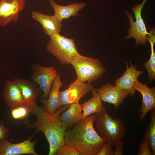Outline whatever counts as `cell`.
I'll return each instance as SVG.
<instances>
[{
  "mask_svg": "<svg viewBox=\"0 0 155 155\" xmlns=\"http://www.w3.org/2000/svg\"><path fill=\"white\" fill-rule=\"evenodd\" d=\"M69 105L62 106L52 114L48 113L43 106L40 107L36 102L27 107L29 112L35 115L37 119L33 123L26 119L24 124L28 129H36V133L42 132L44 133L49 144V155H55L58 149L65 144L64 136L67 128L62 124L59 117Z\"/></svg>",
  "mask_w": 155,
  "mask_h": 155,
  "instance_id": "1",
  "label": "cell"
},
{
  "mask_svg": "<svg viewBox=\"0 0 155 155\" xmlns=\"http://www.w3.org/2000/svg\"><path fill=\"white\" fill-rule=\"evenodd\" d=\"M95 121V115L92 114L66 130L65 144L75 148L80 155H97L106 141L94 128Z\"/></svg>",
  "mask_w": 155,
  "mask_h": 155,
  "instance_id": "2",
  "label": "cell"
},
{
  "mask_svg": "<svg viewBox=\"0 0 155 155\" xmlns=\"http://www.w3.org/2000/svg\"><path fill=\"white\" fill-rule=\"evenodd\" d=\"M96 127L106 142L115 146L125 135L124 123L119 118L113 119L107 113L104 106L95 115Z\"/></svg>",
  "mask_w": 155,
  "mask_h": 155,
  "instance_id": "3",
  "label": "cell"
},
{
  "mask_svg": "<svg viewBox=\"0 0 155 155\" xmlns=\"http://www.w3.org/2000/svg\"><path fill=\"white\" fill-rule=\"evenodd\" d=\"M50 37L46 49L62 65L70 64L80 54L73 38H67L60 34Z\"/></svg>",
  "mask_w": 155,
  "mask_h": 155,
  "instance_id": "4",
  "label": "cell"
},
{
  "mask_svg": "<svg viewBox=\"0 0 155 155\" xmlns=\"http://www.w3.org/2000/svg\"><path fill=\"white\" fill-rule=\"evenodd\" d=\"M70 64L75 69L77 79L89 84L99 79L106 71L100 59L80 54Z\"/></svg>",
  "mask_w": 155,
  "mask_h": 155,
  "instance_id": "5",
  "label": "cell"
},
{
  "mask_svg": "<svg viewBox=\"0 0 155 155\" xmlns=\"http://www.w3.org/2000/svg\"><path fill=\"white\" fill-rule=\"evenodd\" d=\"M148 0H142L141 4H137L132 8L136 19L135 22L133 20L132 13L126 11L128 18L130 28L128 29V34L125 37L127 39L134 38L135 40V46L140 44L142 46L147 44V36L150 34L146 30L145 24L141 16L142 9L144 5Z\"/></svg>",
  "mask_w": 155,
  "mask_h": 155,
  "instance_id": "6",
  "label": "cell"
},
{
  "mask_svg": "<svg viewBox=\"0 0 155 155\" xmlns=\"http://www.w3.org/2000/svg\"><path fill=\"white\" fill-rule=\"evenodd\" d=\"M31 67V80L37 84L43 92L41 98L47 99L53 82L58 74L57 71L54 67H45L36 63H33Z\"/></svg>",
  "mask_w": 155,
  "mask_h": 155,
  "instance_id": "7",
  "label": "cell"
},
{
  "mask_svg": "<svg viewBox=\"0 0 155 155\" xmlns=\"http://www.w3.org/2000/svg\"><path fill=\"white\" fill-rule=\"evenodd\" d=\"M94 88L92 84L86 83L77 78L69 85L67 89L60 92L63 105L79 103L82 98Z\"/></svg>",
  "mask_w": 155,
  "mask_h": 155,
  "instance_id": "8",
  "label": "cell"
},
{
  "mask_svg": "<svg viewBox=\"0 0 155 155\" xmlns=\"http://www.w3.org/2000/svg\"><path fill=\"white\" fill-rule=\"evenodd\" d=\"M25 4V0H0V26L5 27L11 21H17Z\"/></svg>",
  "mask_w": 155,
  "mask_h": 155,
  "instance_id": "9",
  "label": "cell"
},
{
  "mask_svg": "<svg viewBox=\"0 0 155 155\" xmlns=\"http://www.w3.org/2000/svg\"><path fill=\"white\" fill-rule=\"evenodd\" d=\"M36 133L35 132L29 139L16 144L9 142L7 138L0 139V155H19L24 154L38 155L34 150L36 140L31 141Z\"/></svg>",
  "mask_w": 155,
  "mask_h": 155,
  "instance_id": "10",
  "label": "cell"
},
{
  "mask_svg": "<svg viewBox=\"0 0 155 155\" xmlns=\"http://www.w3.org/2000/svg\"><path fill=\"white\" fill-rule=\"evenodd\" d=\"M95 89L102 101L113 104L116 109L118 108L125 98L130 94L127 90L114 86L109 83Z\"/></svg>",
  "mask_w": 155,
  "mask_h": 155,
  "instance_id": "11",
  "label": "cell"
},
{
  "mask_svg": "<svg viewBox=\"0 0 155 155\" xmlns=\"http://www.w3.org/2000/svg\"><path fill=\"white\" fill-rule=\"evenodd\" d=\"M133 88L142 96L141 108L138 112L140 120L143 122L148 112L155 108V88H150L146 83L143 84L137 80L134 83Z\"/></svg>",
  "mask_w": 155,
  "mask_h": 155,
  "instance_id": "12",
  "label": "cell"
},
{
  "mask_svg": "<svg viewBox=\"0 0 155 155\" xmlns=\"http://www.w3.org/2000/svg\"><path fill=\"white\" fill-rule=\"evenodd\" d=\"M63 85L61 75L59 74L53 82L48 98H41L43 107L50 114H54L59 107L63 106L59 91Z\"/></svg>",
  "mask_w": 155,
  "mask_h": 155,
  "instance_id": "13",
  "label": "cell"
},
{
  "mask_svg": "<svg viewBox=\"0 0 155 155\" xmlns=\"http://www.w3.org/2000/svg\"><path fill=\"white\" fill-rule=\"evenodd\" d=\"M129 63L130 67L127 61L125 62L127 67L126 70L121 77L115 80V84L117 87L129 91L130 94L133 97L135 92V91L133 88L134 83L144 72L142 70H137V65L133 66L131 61Z\"/></svg>",
  "mask_w": 155,
  "mask_h": 155,
  "instance_id": "14",
  "label": "cell"
},
{
  "mask_svg": "<svg viewBox=\"0 0 155 155\" xmlns=\"http://www.w3.org/2000/svg\"><path fill=\"white\" fill-rule=\"evenodd\" d=\"M13 81L19 88L27 107L36 102L37 97L41 93L37 84L32 80L19 78Z\"/></svg>",
  "mask_w": 155,
  "mask_h": 155,
  "instance_id": "15",
  "label": "cell"
},
{
  "mask_svg": "<svg viewBox=\"0 0 155 155\" xmlns=\"http://www.w3.org/2000/svg\"><path fill=\"white\" fill-rule=\"evenodd\" d=\"M34 19L39 22L42 26L45 33L50 37L59 34L62 24L55 16L44 14L36 11L32 12Z\"/></svg>",
  "mask_w": 155,
  "mask_h": 155,
  "instance_id": "16",
  "label": "cell"
},
{
  "mask_svg": "<svg viewBox=\"0 0 155 155\" xmlns=\"http://www.w3.org/2000/svg\"><path fill=\"white\" fill-rule=\"evenodd\" d=\"M49 3L54 11V15L61 22L64 19H68L72 16H77L78 12L86 5L84 3L75 2L63 6L58 4L54 0H50Z\"/></svg>",
  "mask_w": 155,
  "mask_h": 155,
  "instance_id": "17",
  "label": "cell"
},
{
  "mask_svg": "<svg viewBox=\"0 0 155 155\" xmlns=\"http://www.w3.org/2000/svg\"><path fill=\"white\" fill-rule=\"evenodd\" d=\"M3 96L7 105L10 107L11 110L18 106H26L21 91L13 81L9 80H6Z\"/></svg>",
  "mask_w": 155,
  "mask_h": 155,
  "instance_id": "18",
  "label": "cell"
},
{
  "mask_svg": "<svg viewBox=\"0 0 155 155\" xmlns=\"http://www.w3.org/2000/svg\"><path fill=\"white\" fill-rule=\"evenodd\" d=\"M81 105L73 103L70 105L60 116V119L63 125L67 128L72 127L76 123L83 119Z\"/></svg>",
  "mask_w": 155,
  "mask_h": 155,
  "instance_id": "19",
  "label": "cell"
},
{
  "mask_svg": "<svg viewBox=\"0 0 155 155\" xmlns=\"http://www.w3.org/2000/svg\"><path fill=\"white\" fill-rule=\"evenodd\" d=\"M92 97L89 100L81 105L83 119L94 113L99 112L103 105L100 97L94 88L92 91Z\"/></svg>",
  "mask_w": 155,
  "mask_h": 155,
  "instance_id": "20",
  "label": "cell"
},
{
  "mask_svg": "<svg viewBox=\"0 0 155 155\" xmlns=\"http://www.w3.org/2000/svg\"><path fill=\"white\" fill-rule=\"evenodd\" d=\"M155 39V34L154 33H151L147 36V40L150 44L151 54L149 60L144 65L148 73V78L150 83H152L155 80V53L154 49Z\"/></svg>",
  "mask_w": 155,
  "mask_h": 155,
  "instance_id": "21",
  "label": "cell"
},
{
  "mask_svg": "<svg viewBox=\"0 0 155 155\" xmlns=\"http://www.w3.org/2000/svg\"><path fill=\"white\" fill-rule=\"evenodd\" d=\"M155 108L150 111L151 117L143 140L147 141L153 155H155Z\"/></svg>",
  "mask_w": 155,
  "mask_h": 155,
  "instance_id": "22",
  "label": "cell"
},
{
  "mask_svg": "<svg viewBox=\"0 0 155 155\" xmlns=\"http://www.w3.org/2000/svg\"><path fill=\"white\" fill-rule=\"evenodd\" d=\"M11 111L12 117L15 119L24 118L29 112L27 108L24 106H18L11 110Z\"/></svg>",
  "mask_w": 155,
  "mask_h": 155,
  "instance_id": "23",
  "label": "cell"
},
{
  "mask_svg": "<svg viewBox=\"0 0 155 155\" xmlns=\"http://www.w3.org/2000/svg\"><path fill=\"white\" fill-rule=\"evenodd\" d=\"M57 155H79L80 154L75 148L65 144L61 146L57 151Z\"/></svg>",
  "mask_w": 155,
  "mask_h": 155,
  "instance_id": "24",
  "label": "cell"
},
{
  "mask_svg": "<svg viewBox=\"0 0 155 155\" xmlns=\"http://www.w3.org/2000/svg\"><path fill=\"white\" fill-rule=\"evenodd\" d=\"M139 146L138 155H153L147 141L143 140Z\"/></svg>",
  "mask_w": 155,
  "mask_h": 155,
  "instance_id": "25",
  "label": "cell"
},
{
  "mask_svg": "<svg viewBox=\"0 0 155 155\" xmlns=\"http://www.w3.org/2000/svg\"><path fill=\"white\" fill-rule=\"evenodd\" d=\"M112 146L110 144L106 142L97 155H114L115 150Z\"/></svg>",
  "mask_w": 155,
  "mask_h": 155,
  "instance_id": "26",
  "label": "cell"
},
{
  "mask_svg": "<svg viewBox=\"0 0 155 155\" xmlns=\"http://www.w3.org/2000/svg\"><path fill=\"white\" fill-rule=\"evenodd\" d=\"M9 131L8 129L5 127L3 122H1L0 124V139L7 138V137Z\"/></svg>",
  "mask_w": 155,
  "mask_h": 155,
  "instance_id": "27",
  "label": "cell"
},
{
  "mask_svg": "<svg viewBox=\"0 0 155 155\" xmlns=\"http://www.w3.org/2000/svg\"><path fill=\"white\" fill-rule=\"evenodd\" d=\"M124 142L121 141L120 143L115 146L114 155H123V149Z\"/></svg>",
  "mask_w": 155,
  "mask_h": 155,
  "instance_id": "28",
  "label": "cell"
}]
</instances>
